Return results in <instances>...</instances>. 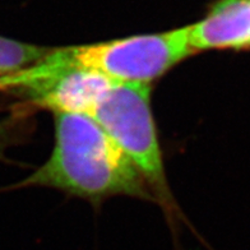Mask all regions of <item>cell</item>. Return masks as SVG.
Returning <instances> with one entry per match:
<instances>
[{"label":"cell","mask_w":250,"mask_h":250,"mask_svg":"<svg viewBox=\"0 0 250 250\" xmlns=\"http://www.w3.org/2000/svg\"><path fill=\"white\" fill-rule=\"evenodd\" d=\"M88 116L128 156L155 199L172 204L151 110V86L114 83Z\"/></svg>","instance_id":"2"},{"label":"cell","mask_w":250,"mask_h":250,"mask_svg":"<svg viewBox=\"0 0 250 250\" xmlns=\"http://www.w3.org/2000/svg\"><path fill=\"white\" fill-rule=\"evenodd\" d=\"M41 47L0 36V77L9 76L32 65L50 53Z\"/></svg>","instance_id":"6"},{"label":"cell","mask_w":250,"mask_h":250,"mask_svg":"<svg viewBox=\"0 0 250 250\" xmlns=\"http://www.w3.org/2000/svg\"><path fill=\"white\" fill-rule=\"evenodd\" d=\"M0 91H5V88H4L3 83H1V81H0Z\"/></svg>","instance_id":"8"},{"label":"cell","mask_w":250,"mask_h":250,"mask_svg":"<svg viewBox=\"0 0 250 250\" xmlns=\"http://www.w3.org/2000/svg\"><path fill=\"white\" fill-rule=\"evenodd\" d=\"M195 53L250 50V0H216L203 20L189 26Z\"/></svg>","instance_id":"5"},{"label":"cell","mask_w":250,"mask_h":250,"mask_svg":"<svg viewBox=\"0 0 250 250\" xmlns=\"http://www.w3.org/2000/svg\"><path fill=\"white\" fill-rule=\"evenodd\" d=\"M65 50L76 65L101 73L112 82L148 86L188 56L197 54L189 41V26Z\"/></svg>","instance_id":"3"},{"label":"cell","mask_w":250,"mask_h":250,"mask_svg":"<svg viewBox=\"0 0 250 250\" xmlns=\"http://www.w3.org/2000/svg\"><path fill=\"white\" fill-rule=\"evenodd\" d=\"M12 124H0V156L3 153V151L9 146L10 141H12Z\"/></svg>","instance_id":"7"},{"label":"cell","mask_w":250,"mask_h":250,"mask_svg":"<svg viewBox=\"0 0 250 250\" xmlns=\"http://www.w3.org/2000/svg\"><path fill=\"white\" fill-rule=\"evenodd\" d=\"M7 89L23 93L33 105L54 114L88 116L114 86L101 73L76 65L65 47L51 49L47 55L20 72L0 77Z\"/></svg>","instance_id":"4"},{"label":"cell","mask_w":250,"mask_h":250,"mask_svg":"<svg viewBox=\"0 0 250 250\" xmlns=\"http://www.w3.org/2000/svg\"><path fill=\"white\" fill-rule=\"evenodd\" d=\"M21 185L54 188L89 201L112 195L153 198L133 162L107 133L89 116L76 114H55L51 156Z\"/></svg>","instance_id":"1"}]
</instances>
